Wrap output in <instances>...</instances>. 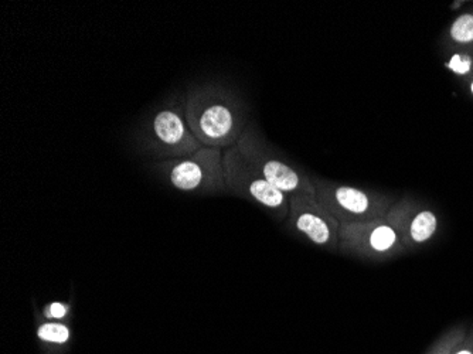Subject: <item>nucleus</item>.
<instances>
[{
  "instance_id": "nucleus-1",
  "label": "nucleus",
  "mask_w": 473,
  "mask_h": 354,
  "mask_svg": "<svg viewBox=\"0 0 473 354\" xmlns=\"http://www.w3.org/2000/svg\"><path fill=\"white\" fill-rule=\"evenodd\" d=\"M186 119L203 146H234L245 131L242 105L220 85L196 87L186 95Z\"/></svg>"
},
{
  "instance_id": "nucleus-2",
  "label": "nucleus",
  "mask_w": 473,
  "mask_h": 354,
  "mask_svg": "<svg viewBox=\"0 0 473 354\" xmlns=\"http://www.w3.org/2000/svg\"><path fill=\"white\" fill-rule=\"evenodd\" d=\"M139 143L145 154L165 161L191 156L204 147L186 119V96L175 98L154 112L140 131Z\"/></svg>"
},
{
  "instance_id": "nucleus-3",
  "label": "nucleus",
  "mask_w": 473,
  "mask_h": 354,
  "mask_svg": "<svg viewBox=\"0 0 473 354\" xmlns=\"http://www.w3.org/2000/svg\"><path fill=\"white\" fill-rule=\"evenodd\" d=\"M244 161L268 183L285 193L314 196L312 177L296 169L292 163L282 159L279 152L272 150L267 140L254 128H245L234 145Z\"/></svg>"
},
{
  "instance_id": "nucleus-4",
  "label": "nucleus",
  "mask_w": 473,
  "mask_h": 354,
  "mask_svg": "<svg viewBox=\"0 0 473 354\" xmlns=\"http://www.w3.org/2000/svg\"><path fill=\"white\" fill-rule=\"evenodd\" d=\"M314 196L319 203L340 223H364L384 219L394 206V198L357 189L347 184L333 183L323 179H312Z\"/></svg>"
},
{
  "instance_id": "nucleus-5",
  "label": "nucleus",
  "mask_w": 473,
  "mask_h": 354,
  "mask_svg": "<svg viewBox=\"0 0 473 354\" xmlns=\"http://www.w3.org/2000/svg\"><path fill=\"white\" fill-rule=\"evenodd\" d=\"M223 155L219 147L204 146L191 156L159 162L154 172L182 191H223L226 190Z\"/></svg>"
},
{
  "instance_id": "nucleus-6",
  "label": "nucleus",
  "mask_w": 473,
  "mask_h": 354,
  "mask_svg": "<svg viewBox=\"0 0 473 354\" xmlns=\"http://www.w3.org/2000/svg\"><path fill=\"white\" fill-rule=\"evenodd\" d=\"M226 190L238 197L255 201L278 217L285 219L289 212V198L285 193L261 177L240 155L235 146L228 147L223 155Z\"/></svg>"
},
{
  "instance_id": "nucleus-7",
  "label": "nucleus",
  "mask_w": 473,
  "mask_h": 354,
  "mask_svg": "<svg viewBox=\"0 0 473 354\" xmlns=\"http://www.w3.org/2000/svg\"><path fill=\"white\" fill-rule=\"evenodd\" d=\"M340 246L364 258H386L397 254L401 239L384 219L340 224Z\"/></svg>"
},
{
  "instance_id": "nucleus-8",
  "label": "nucleus",
  "mask_w": 473,
  "mask_h": 354,
  "mask_svg": "<svg viewBox=\"0 0 473 354\" xmlns=\"http://www.w3.org/2000/svg\"><path fill=\"white\" fill-rule=\"evenodd\" d=\"M288 217L295 230L313 244L335 248L340 244V223L319 203L316 196H289Z\"/></svg>"
},
{
  "instance_id": "nucleus-9",
  "label": "nucleus",
  "mask_w": 473,
  "mask_h": 354,
  "mask_svg": "<svg viewBox=\"0 0 473 354\" xmlns=\"http://www.w3.org/2000/svg\"><path fill=\"white\" fill-rule=\"evenodd\" d=\"M386 220L397 231L401 242H407L408 239L415 244L425 242L434 235L437 230V217L428 210L419 212L408 220L401 209L394 205L387 213Z\"/></svg>"
},
{
  "instance_id": "nucleus-10",
  "label": "nucleus",
  "mask_w": 473,
  "mask_h": 354,
  "mask_svg": "<svg viewBox=\"0 0 473 354\" xmlns=\"http://www.w3.org/2000/svg\"><path fill=\"white\" fill-rule=\"evenodd\" d=\"M37 336L44 341L64 344L70 339V329L61 323H43L37 329Z\"/></svg>"
},
{
  "instance_id": "nucleus-11",
  "label": "nucleus",
  "mask_w": 473,
  "mask_h": 354,
  "mask_svg": "<svg viewBox=\"0 0 473 354\" xmlns=\"http://www.w3.org/2000/svg\"><path fill=\"white\" fill-rule=\"evenodd\" d=\"M451 36L458 43L473 41V15H462L451 27Z\"/></svg>"
},
{
  "instance_id": "nucleus-12",
  "label": "nucleus",
  "mask_w": 473,
  "mask_h": 354,
  "mask_svg": "<svg viewBox=\"0 0 473 354\" xmlns=\"http://www.w3.org/2000/svg\"><path fill=\"white\" fill-rule=\"evenodd\" d=\"M448 67H449L452 71H455L456 74H466V73H469V70H470V59L466 57V56L455 54V56L451 59Z\"/></svg>"
},
{
  "instance_id": "nucleus-13",
  "label": "nucleus",
  "mask_w": 473,
  "mask_h": 354,
  "mask_svg": "<svg viewBox=\"0 0 473 354\" xmlns=\"http://www.w3.org/2000/svg\"><path fill=\"white\" fill-rule=\"evenodd\" d=\"M47 311H48L47 315L52 319H63L67 315V307L63 305V303H60V302L51 303Z\"/></svg>"
},
{
  "instance_id": "nucleus-14",
  "label": "nucleus",
  "mask_w": 473,
  "mask_h": 354,
  "mask_svg": "<svg viewBox=\"0 0 473 354\" xmlns=\"http://www.w3.org/2000/svg\"><path fill=\"white\" fill-rule=\"evenodd\" d=\"M455 354H473V351L469 350V348H463V350H460V351H458Z\"/></svg>"
},
{
  "instance_id": "nucleus-15",
  "label": "nucleus",
  "mask_w": 473,
  "mask_h": 354,
  "mask_svg": "<svg viewBox=\"0 0 473 354\" xmlns=\"http://www.w3.org/2000/svg\"><path fill=\"white\" fill-rule=\"evenodd\" d=\"M470 89H472V92H473V82H472V85H470Z\"/></svg>"
},
{
  "instance_id": "nucleus-16",
  "label": "nucleus",
  "mask_w": 473,
  "mask_h": 354,
  "mask_svg": "<svg viewBox=\"0 0 473 354\" xmlns=\"http://www.w3.org/2000/svg\"><path fill=\"white\" fill-rule=\"evenodd\" d=\"M438 354H445V353H438Z\"/></svg>"
}]
</instances>
